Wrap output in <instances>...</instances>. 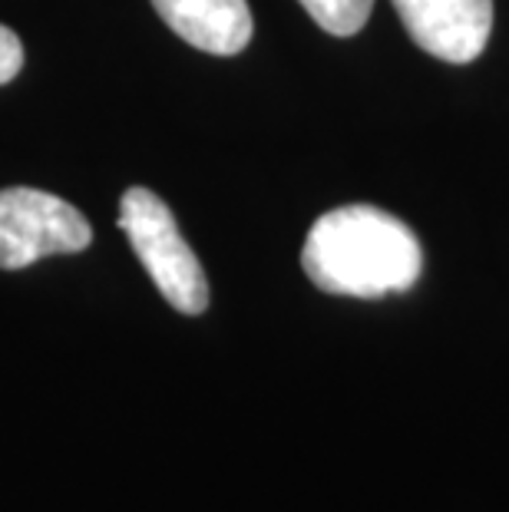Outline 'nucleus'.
<instances>
[{"instance_id": "obj_1", "label": "nucleus", "mask_w": 509, "mask_h": 512, "mask_svg": "<svg viewBox=\"0 0 509 512\" xmlns=\"http://www.w3.org/2000/svg\"><path fill=\"white\" fill-rule=\"evenodd\" d=\"M301 268L314 288L371 301L414 288L424 271V248L397 215L377 205H341L311 225Z\"/></svg>"}, {"instance_id": "obj_2", "label": "nucleus", "mask_w": 509, "mask_h": 512, "mask_svg": "<svg viewBox=\"0 0 509 512\" xmlns=\"http://www.w3.org/2000/svg\"><path fill=\"white\" fill-rule=\"evenodd\" d=\"M119 228L126 232L136 258L143 261L153 285L179 314H202L209 308V278L179 232L176 215L153 189L133 185L119 199Z\"/></svg>"}, {"instance_id": "obj_3", "label": "nucleus", "mask_w": 509, "mask_h": 512, "mask_svg": "<svg viewBox=\"0 0 509 512\" xmlns=\"http://www.w3.org/2000/svg\"><path fill=\"white\" fill-rule=\"evenodd\" d=\"M93 228L67 199L30 185L0 189V268L17 271L50 255L90 248Z\"/></svg>"}, {"instance_id": "obj_4", "label": "nucleus", "mask_w": 509, "mask_h": 512, "mask_svg": "<svg viewBox=\"0 0 509 512\" xmlns=\"http://www.w3.org/2000/svg\"><path fill=\"white\" fill-rule=\"evenodd\" d=\"M410 40L430 57L470 63L493 34V0H391Z\"/></svg>"}, {"instance_id": "obj_5", "label": "nucleus", "mask_w": 509, "mask_h": 512, "mask_svg": "<svg viewBox=\"0 0 509 512\" xmlns=\"http://www.w3.org/2000/svg\"><path fill=\"white\" fill-rule=\"evenodd\" d=\"M156 14L196 50L235 57L252 43L248 0H153Z\"/></svg>"}, {"instance_id": "obj_6", "label": "nucleus", "mask_w": 509, "mask_h": 512, "mask_svg": "<svg viewBox=\"0 0 509 512\" xmlns=\"http://www.w3.org/2000/svg\"><path fill=\"white\" fill-rule=\"evenodd\" d=\"M308 10V17L331 37L361 34L367 17L374 10V0H298Z\"/></svg>"}, {"instance_id": "obj_7", "label": "nucleus", "mask_w": 509, "mask_h": 512, "mask_svg": "<svg viewBox=\"0 0 509 512\" xmlns=\"http://www.w3.org/2000/svg\"><path fill=\"white\" fill-rule=\"evenodd\" d=\"M24 67V43L10 27L0 24V86L10 83Z\"/></svg>"}]
</instances>
